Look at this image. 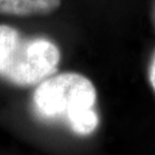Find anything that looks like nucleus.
<instances>
[{"label": "nucleus", "mask_w": 155, "mask_h": 155, "mask_svg": "<svg viewBox=\"0 0 155 155\" xmlns=\"http://www.w3.org/2000/svg\"><path fill=\"white\" fill-rule=\"evenodd\" d=\"M95 102L94 84L77 72L52 75L40 82L33 93V107L39 117L47 121L66 120L78 136H90L99 127Z\"/></svg>", "instance_id": "obj_1"}, {"label": "nucleus", "mask_w": 155, "mask_h": 155, "mask_svg": "<svg viewBox=\"0 0 155 155\" xmlns=\"http://www.w3.org/2000/svg\"><path fill=\"white\" fill-rule=\"evenodd\" d=\"M61 5V0H0V14L28 17L48 15Z\"/></svg>", "instance_id": "obj_3"}, {"label": "nucleus", "mask_w": 155, "mask_h": 155, "mask_svg": "<svg viewBox=\"0 0 155 155\" xmlns=\"http://www.w3.org/2000/svg\"><path fill=\"white\" fill-rule=\"evenodd\" d=\"M148 79H150V83L155 92V52L152 55L150 67H148Z\"/></svg>", "instance_id": "obj_4"}, {"label": "nucleus", "mask_w": 155, "mask_h": 155, "mask_svg": "<svg viewBox=\"0 0 155 155\" xmlns=\"http://www.w3.org/2000/svg\"><path fill=\"white\" fill-rule=\"evenodd\" d=\"M61 59L50 39L25 38L17 29L0 24V78L17 86H32L54 75Z\"/></svg>", "instance_id": "obj_2"}]
</instances>
